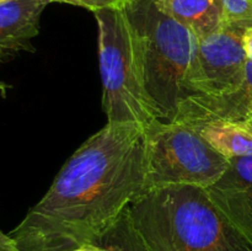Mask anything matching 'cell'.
Instances as JSON below:
<instances>
[{"label": "cell", "mask_w": 252, "mask_h": 251, "mask_svg": "<svg viewBox=\"0 0 252 251\" xmlns=\"http://www.w3.org/2000/svg\"><path fill=\"white\" fill-rule=\"evenodd\" d=\"M145 176L143 193L166 186L207 188L220 179L229 159L189 126L155 120L144 130Z\"/></svg>", "instance_id": "obj_5"}, {"label": "cell", "mask_w": 252, "mask_h": 251, "mask_svg": "<svg viewBox=\"0 0 252 251\" xmlns=\"http://www.w3.org/2000/svg\"><path fill=\"white\" fill-rule=\"evenodd\" d=\"M0 251H22L16 241L0 230Z\"/></svg>", "instance_id": "obj_15"}, {"label": "cell", "mask_w": 252, "mask_h": 251, "mask_svg": "<svg viewBox=\"0 0 252 251\" xmlns=\"http://www.w3.org/2000/svg\"><path fill=\"white\" fill-rule=\"evenodd\" d=\"M129 213L149 251H252L203 187L150 189L129 204Z\"/></svg>", "instance_id": "obj_2"}, {"label": "cell", "mask_w": 252, "mask_h": 251, "mask_svg": "<svg viewBox=\"0 0 252 251\" xmlns=\"http://www.w3.org/2000/svg\"><path fill=\"white\" fill-rule=\"evenodd\" d=\"M223 27L252 29V0H221Z\"/></svg>", "instance_id": "obj_13"}, {"label": "cell", "mask_w": 252, "mask_h": 251, "mask_svg": "<svg viewBox=\"0 0 252 251\" xmlns=\"http://www.w3.org/2000/svg\"><path fill=\"white\" fill-rule=\"evenodd\" d=\"M139 42L147 93L161 120L172 122L189 97L185 76L197 37L170 16L159 0H128L122 7Z\"/></svg>", "instance_id": "obj_3"}, {"label": "cell", "mask_w": 252, "mask_h": 251, "mask_svg": "<svg viewBox=\"0 0 252 251\" xmlns=\"http://www.w3.org/2000/svg\"><path fill=\"white\" fill-rule=\"evenodd\" d=\"M145 128L107 123L66 160L48 191L10 233L22 251L96 245L143 193Z\"/></svg>", "instance_id": "obj_1"}, {"label": "cell", "mask_w": 252, "mask_h": 251, "mask_svg": "<svg viewBox=\"0 0 252 251\" xmlns=\"http://www.w3.org/2000/svg\"><path fill=\"white\" fill-rule=\"evenodd\" d=\"M159 4L198 39L223 27L221 0H159Z\"/></svg>", "instance_id": "obj_10"}, {"label": "cell", "mask_w": 252, "mask_h": 251, "mask_svg": "<svg viewBox=\"0 0 252 251\" xmlns=\"http://www.w3.org/2000/svg\"><path fill=\"white\" fill-rule=\"evenodd\" d=\"M94 14L107 123H135L145 128L161 120L145 89L139 42L125 11L102 9Z\"/></svg>", "instance_id": "obj_4"}, {"label": "cell", "mask_w": 252, "mask_h": 251, "mask_svg": "<svg viewBox=\"0 0 252 251\" xmlns=\"http://www.w3.org/2000/svg\"><path fill=\"white\" fill-rule=\"evenodd\" d=\"M51 1L76 5L95 12L102 9H122L128 0H51Z\"/></svg>", "instance_id": "obj_14"}, {"label": "cell", "mask_w": 252, "mask_h": 251, "mask_svg": "<svg viewBox=\"0 0 252 251\" xmlns=\"http://www.w3.org/2000/svg\"><path fill=\"white\" fill-rule=\"evenodd\" d=\"M244 123H245V125H248L250 128H252V113H251L250 116H249L248 120L244 121Z\"/></svg>", "instance_id": "obj_19"}, {"label": "cell", "mask_w": 252, "mask_h": 251, "mask_svg": "<svg viewBox=\"0 0 252 251\" xmlns=\"http://www.w3.org/2000/svg\"><path fill=\"white\" fill-rule=\"evenodd\" d=\"M243 48L246 54V58L249 61H252V29H248L244 31Z\"/></svg>", "instance_id": "obj_16"}, {"label": "cell", "mask_w": 252, "mask_h": 251, "mask_svg": "<svg viewBox=\"0 0 252 251\" xmlns=\"http://www.w3.org/2000/svg\"><path fill=\"white\" fill-rule=\"evenodd\" d=\"M5 1H9V0H0V4H1V2H5Z\"/></svg>", "instance_id": "obj_20"}, {"label": "cell", "mask_w": 252, "mask_h": 251, "mask_svg": "<svg viewBox=\"0 0 252 251\" xmlns=\"http://www.w3.org/2000/svg\"><path fill=\"white\" fill-rule=\"evenodd\" d=\"M51 0H9L0 4V66L21 52H33L39 19Z\"/></svg>", "instance_id": "obj_9"}, {"label": "cell", "mask_w": 252, "mask_h": 251, "mask_svg": "<svg viewBox=\"0 0 252 251\" xmlns=\"http://www.w3.org/2000/svg\"><path fill=\"white\" fill-rule=\"evenodd\" d=\"M112 251H149L129 213V207L102 234L96 244Z\"/></svg>", "instance_id": "obj_12"}, {"label": "cell", "mask_w": 252, "mask_h": 251, "mask_svg": "<svg viewBox=\"0 0 252 251\" xmlns=\"http://www.w3.org/2000/svg\"><path fill=\"white\" fill-rule=\"evenodd\" d=\"M10 88V85H7V84L2 83V81H0V93H1L2 97H5V94H6V90Z\"/></svg>", "instance_id": "obj_18"}, {"label": "cell", "mask_w": 252, "mask_h": 251, "mask_svg": "<svg viewBox=\"0 0 252 251\" xmlns=\"http://www.w3.org/2000/svg\"><path fill=\"white\" fill-rule=\"evenodd\" d=\"M70 251H112V250L103 249L97 245H85V246H81V248L74 249V250H70Z\"/></svg>", "instance_id": "obj_17"}, {"label": "cell", "mask_w": 252, "mask_h": 251, "mask_svg": "<svg viewBox=\"0 0 252 251\" xmlns=\"http://www.w3.org/2000/svg\"><path fill=\"white\" fill-rule=\"evenodd\" d=\"M189 127L228 159L252 157V128L244 122H212Z\"/></svg>", "instance_id": "obj_11"}, {"label": "cell", "mask_w": 252, "mask_h": 251, "mask_svg": "<svg viewBox=\"0 0 252 251\" xmlns=\"http://www.w3.org/2000/svg\"><path fill=\"white\" fill-rule=\"evenodd\" d=\"M244 31L221 27L204 38H197L185 76L189 96L218 95L233 90L243 81L248 63L243 48Z\"/></svg>", "instance_id": "obj_6"}, {"label": "cell", "mask_w": 252, "mask_h": 251, "mask_svg": "<svg viewBox=\"0 0 252 251\" xmlns=\"http://www.w3.org/2000/svg\"><path fill=\"white\" fill-rule=\"evenodd\" d=\"M252 113V61L233 90L218 95H191L179 105L172 122L198 126L212 122H244Z\"/></svg>", "instance_id": "obj_7"}, {"label": "cell", "mask_w": 252, "mask_h": 251, "mask_svg": "<svg viewBox=\"0 0 252 251\" xmlns=\"http://www.w3.org/2000/svg\"><path fill=\"white\" fill-rule=\"evenodd\" d=\"M206 191L219 211L252 246V157L229 159L220 179Z\"/></svg>", "instance_id": "obj_8"}]
</instances>
